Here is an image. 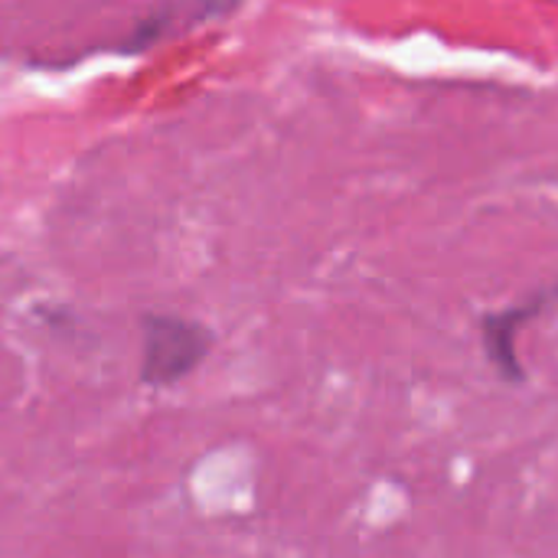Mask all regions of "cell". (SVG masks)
<instances>
[{"instance_id": "6da1fadb", "label": "cell", "mask_w": 558, "mask_h": 558, "mask_svg": "<svg viewBox=\"0 0 558 558\" xmlns=\"http://www.w3.org/2000/svg\"><path fill=\"white\" fill-rule=\"evenodd\" d=\"M209 330L183 317H147L144 320V366L147 386H173L190 376L209 353Z\"/></svg>"}, {"instance_id": "7a4b0ae2", "label": "cell", "mask_w": 558, "mask_h": 558, "mask_svg": "<svg viewBox=\"0 0 558 558\" xmlns=\"http://www.w3.org/2000/svg\"><path fill=\"white\" fill-rule=\"evenodd\" d=\"M556 291L558 288L543 291V294H536V301H530V304H517V307H507V311H500V314H487V317L481 320L484 350H487L490 363L500 369L504 379H513V383L523 379V366H520V360H517V333L523 330V324H530V320L553 301Z\"/></svg>"}]
</instances>
